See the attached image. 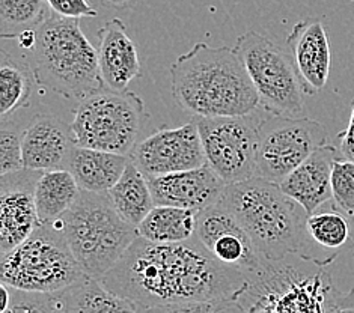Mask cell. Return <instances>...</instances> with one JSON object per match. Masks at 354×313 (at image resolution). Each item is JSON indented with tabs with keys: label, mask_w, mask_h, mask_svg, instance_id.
<instances>
[{
	"label": "cell",
	"mask_w": 354,
	"mask_h": 313,
	"mask_svg": "<svg viewBox=\"0 0 354 313\" xmlns=\"http://www.w3.org/2000/svg\"><path fill=\"white\" fill-rule=\"evenodd\" d=\"M100 281L139 312H240L237 298L248 283L243 272L217 260L196 236L178 243L138 236Z\"/></svg>",
	"instance_id": "obj_1"
},
{
	"label": "cell",
	"mask_w": 354,
	"mask_h": 313,
	"mask_svg": "<svg viewBox=\"0 0 354 313\" xmlns=\"http://www.w3.org/2000/svg\"><path fill=\"white\" fill-rule=\"evenodd\" d=\"M175 103L193 116H244L259 106L258 92L235 47L198 42L171 65Z\"/></svg>",
	"instance_id": "obj_2"
},
{
	"label": "cell",
	"mask_w": 354,
	"mask_h": 313,
	"mask_svg": "<svg viewBox=\"0 0 354 313\" xmlns=\"http://www.w3.org/2000/svg\"><path fill=\"white\" fill-rule=\"evenodd\" d=\"M35 42L24 59L41 88L68 99H83L106 88L97 48L80 28V19H68L47 6L35 26Z\"/></svg>",
	"instance_id": "obj_3"
},
{
	"label": "cell",
	"mask_w": 354,
	"mask_h": 313,
	"mask_svg": "<svg viewBox=\"0 0 354 313\" xmlns=\"http://www.w3.org/2000/svg\"><path fill=\"white\" fill-rule=\"evenodd\" d=\"M221 202L237 218L263 258L279 260L292 255L305 256L308 214L277 182L254 176L230 184Z\"/></svg>",
	"instance_id": "obj_4"
},
{
	"label": "cell",
	"mask_w": 354,
	"mask_h": 313,
	"mask_svg": "<svg viewBox=\"0 0 354 313\" xmlns=\"http://www.w3.org/2000/svg\"><path fill=\"white\" fill-rule=\"evenodd\" d=\"M286 258H264L246 274L237 298L240 312H354V287L344 294L322 265H296Z\"/></svg>",
	"instance_id": "obj_5"
},
{
	"label": "cell",
	"mask_w": 354,
	"mask_h": 313,
	"mask_svg": "<svg viewBox=\"0 0 354 313\" xmlns=\"http://www.w3.org/2000/svg\"><path fill=\"white\" fill-rule=\"evenodd\" d=\"M55 222L83 273L98 281L139 236L138 227L118 214L107 193L82 190L74 205Z\"/></svg>",
	"instance_id": "obj_6"
},
{
	"label": "cell",
	"mask_w": 354,
	"mask_h": 313,
	"mask_svg": "<svg viewBox=\"0 0 354 313\" xmlns=\"http://www.w3.org/2000/svg\"><path fill=\"white\" fill-rule=\"evenodd\" d=\"M85 274L56 222L39 225L0 262L2 282L24 292L61 291Z\"/></svg>",
	"instance_id": "obj_7"
},
{
	"label": "cell",
	"mask_w": 354,
	"mask_h": 313,
	"mask_svg": "<svg viewBox=\"0 0 354 313\" xmlns=\"http://www.w3.org/2000/svg\"><path fill=\"white\" fill-rule=\"evenodd\" d=\"M147 120L145 104L138 94L103 88L80 99L71 130L77 146L130 157Z\"/></svg>",
	"instance_id": "obj_8"
},
{
	"label": "cell",
	"mask_w": 354,
	"mask_h": 313,
	"mask_svg": "<svg viewBox=\"0 0 354 313\" xmlns=\"http://www.w3.org/2000/svg\"><path fill=\"white\" fill-rule=\"evenodd\" d=\"M235 48L258 92L259 106L264 112L303 116L306 92L290 53L255 30L239 37Z\"/></svg>",
	"instance_id": "obj_9"
},
{
	"label": "cell",
	"mask_w": 354,
	"mask_h": 313,
	"mask_svg": "<svg viewBox=\"0 0 354 313\" xmlns=\"http://www.w3.org/2000/svg\"><path fill=\"white\" fill-rule=\"evenodd\" d=\"M326 143V129L318 121L266 112L258 122L255 176L279 184Z\"/></svg>",
	"instance_id": "obj_10"
},
{
	"label": "cell",
	"mask_w": 354,
	"mask_h": 313,
	"mask_svg": "<svg viewBox=\"0 0 354 313\" xmlns=\"http://www.w3.org/2000/svg\"><path fill=\"white\" fill-rule=\"evenodd\" d=\"M198 124L207 164L230 184L257 175L259 116H193Z\"/></svg>",
	"instance_id": "obj_11"
},
{
	"label": "cell",
	"mask_w": 354,
	"mask_h": 313,
	"mask_svg": "<svg viewBox=\"0 0 354 313\" xmlns=\"http://www.w3.org/2000/svg\"><path fill=\"white\" fill-rule=\"evenodd\" d=\"M130 158L147 176L187 171L207 164L195 117L178 129L157 130L139 140Z\"/></svg>",
	"instance_id": "obj_12"
},
{
	"label": "cell",
	"mask_w": 354,
	"mask_h": 313,
	"mask_svg": "<svg viewBox=\"0 0 354 313\" xmlns=\"http://www.w3.org/2000/svg\"><path fill=\"white\" fill-rule=\"evenodd\" d=\"M195 236L217 260L240 269L244 276L254 272L264 259L222 202L198 211Z\"/></svg>",
	"instance_id": "obj_13"
},
{
	"label": "cell",
	"mask_w": 354,
	"mask_h": 313,
	"mask_svg": "<svg viewBox=\"0 0 354 313\" xmlns=\"http://www.w3.org/2000/svg\"><path fill=\"white\" fill-rule=\"evenodd\" d=\"M43 171L24 167L0 175V252L23 243L39 226L35 189Z\"/></svg>",
	"instance_id": "obj_14"
},
{
	"label": "cell",
	"mask_w": 354,
	"mask_h": 313,
	"mask_svg": "<svg viewBox=\"0 0 354 313\" xmlns=\"http://www.w3.org/2000/svg\"><path fill=\"white\" fill-rule=\"evenodd\" d=\"M147 178L156 205H174L195 211L221 202L227 185L208 164Z\"/></svg>",
	"instance_id": "obj_15"
},
{
	"label": "cell",
	"mask_w": 354,
	"mask_h": 313,
	"mask_svg": "<svg viewBox=\"0 0 354 313\" xmlns=\"http://www.w3.org/2000/svg\"><path fill=\"white\" fill-rule=\"evenodd\" d=\"M292 59L306 95L322 91L330 74V41L322 20L308 19L294 24L286 38Z\"/></svg>",
	"instance_id": "obj_16"
},
{
	"label": "cell",
	"mask_w": 354,
	"mask_h": 313,
	"mask_svg": "<svg viewBox=\"0 0 354 313\" xmlns=\"http://www.w3.org/2000/svg\"><path fill=\"white\" fill-rule=\"evenodd\" d=\"M21 143L24 167L43 172L68 169L75 146L71 125L48 113L33 120L21 134Z\"/></svg>",
	"instance_id": "obj_17"
},
{
	"label": "cell",
	"mask_w": 354,
	"mask_h": 313,
	"mask_svg": "<svg viewBox=\"0 0 354 313\" xmlns=\"http://www.w3.org/2000/svg\"><path fill=\"white\" fill-rule=\"evenodd\" d=\"M336 158L338 148L326 143L279 182L281 189L296 200L306 214L332 200V171Z\"/></svg>",
	"instance_id": "obj_18"
},
{
	"label": "cell",
	"mask_w": 354,
	"mask_h": 313,
	"mask_svg": "<svg viewBox=\"0 0 354 313\" xmlns=\"http://www.w3.org/2000/svg\"><path fill=\"white\" fill-rule=\"evenodd\" d=\"M98 64L106 88L127 91L140 77L142 68L136 44L129 37L121 19H112L98 30Z\"/></svg>",
	"instance_id": "obj_19"
},
{
	"label": "cell",
	"mask_w": 354,
	"mask_h": 313,
	"mask_svg": "<svg viewBox=\"0 0 354 313\" xmlns=\"http://www.w3.org/2000/svg\"><path fill=\"white\" fill-rule=\"evenodd\" d=\"M324 205L306 216L305 231L308 245L305 256H303V259L314 262V249L312 247H317L318 260L322 267L328 265L323 253L328 260L333 262L338 256V250L351 238L350 217L344 214L333 202L328 208H324Z\"/></svg>",
	"instance_id": "obj_20"
},
{
	"label": "cell",
	"mask_w": 354,
	"mask_h": 313,
	"mask_svg": "<svg viewBox=\"0 0 354 313\" xmlns=\"http://www.w3.org/2000/svg\"><path fill=\"white\" fill-rule=\"evenodd\" d=\"M129 162L127 155L75 145L68 171L74 175L80 190L107 193L122 176Z\"/></svg>",
	"instance_id": "obj_21"
},
{
	"label": "cell",
	"mask_w": 354,
	"mask_h": 313,
	"mask_svg": "<svg viewBox=\"0 0 354 313\" xmlns=\"http://www.w3.org/2000/svg\"><path fill=\"white\" fill-rule=\"evenodd\" d=\"M107 194L118 214L136 227L156 205L147 175L134 164L131 158L122 176Z\"/></svg>",
	"instance_id": "obj_22"
},
{
	"label": "cell",
	"mask_w": 354,
	"mask_h": 313,
	"mask_svg": "<svg viewBox=\"0 0 354 313\" xmlns=\"http://www.w3.org/2000/svg\"><path fill=\"white\" fill-rule=\"evenodd\" d=\"M80 187L68 169L41 173L35 189V204L39 225L55 222L77 200Z\"/></svg>",
	"instance_id": "obj_23"
},
{
	"label": "cell",
	"mask_w": 354,
	"mask_h": 313,
	"mask_svg": "<svg viewBox=\"0 0 354 313\" xmlns=\"http://www.w3.org/2000/svg\"><path fill=\"white\" fill-rule=\"evenodd\" d=\"M198 211L154 205L138 226L139 236L154 243H178L190 240L196 234Z\"/></svg>",
	"instance_id": "obj_24"
},
{
	"label": "cell",
	"mask_w": 354,
	"mask_h": 313,
	"mask_svg": "<svg viewBox=\"0 0 354 313\" xmlns=\"http://www.w3.org/2000/svg\"><path fill=\"white\" fill-rule=\"evenodd\" d=\"M33 82H37L35 75L26 59L20 61L3 50L0 66V117L3 122L17 110L29 106Z\"/></svg>",
	"instance_id": "obj_25"
},
{
	"label": "cell",
	"mask_w": 354,
	"mask_h": 313,
	"mask_svg": "<svg viewBox=\"0 0 354 313\" xmlns=\"http://www.w3.org/2000/svg\"><path fill=\"white\" fill-rule=\"evenodd\" d=\"M46 11V0H0L2 38L14 39L20 32L35 28Z\"/></svg>",
	"instance_id": "obj_26"
},
{
	"label": "cell",
	"mask_w": 354,
	"mask_h": 313,
	"mask_svg": "<svg viewBox=\"0 0 354 313\" xmlns=\"http://www.w3.org/2000/svg\"><path fill=\"white\" fill-rule=\"evenodd\" d=\"M332 202L350 218L354 216V162L351 160L336 158L333 162Z\"/></svg>",
	"instance_id": "obj_27"
},
{
	"label": "cell",
	"mask_w": 354,
	"mask_h": 313,
	"mask_svg": "<svg viewBox=\"0 0 354 313\" xmlns=\"http://www.w3.org/2000/svg\"><path fill=\"white\" fill-rule=\"evenodd\" d=\"M24 169L23 143L20 134L12 129L0 131V175H8Z\"/></svg>",
	"instance_id": "obj_28"
},
{
	"label": "cell",
	"mask_w": 354,
	"mask_h": 313,
	"mask_svg": "<svg viewBox=\"0 0 354 313\" xmlns=\"http://www.w3.org/2000/svg\"><path fill=\"white\" fill-rule=\"evenodd\" d=\"M53 12L68 19H94L97 11L88 0H46Z\"/></svg>",
	"instance_id": "obj_29"
},
{
	"label": "cell",
	"mask_w": 354,
	"mask_h": 313,
	"mask_svg": "<svg viewBox=\"0 0 354 313\" xmlns=\"http://www.w3.org/2000/svg\"><path fill=\"white\" fill-rule=\"evenodd\" d=\"M351 113H350V122L348 126L344 131L338 133L339 140V152L344 158L354 162V98L351 101Z\"/></svg>",
	"instance_id": "obj_30"
},
{
	"label": "cell",
	"mask_w": 354,
	"mask_h": 313,
	"mask_svg": "<svg viewBox=\"0 0 354 313\" xmlns=\"http://www.w3.org/2000/svg\"><path fill=\"white\" fill-rule=\"evenodd\" d=\"M6 283L2 282V285H0V313H6L8 310H10L11 307V298L12 295L10 292V290H8Z\"/></svg>",
	"instance_id": "obj_31"
},
{
	"label": "cell",
	"mask_w": 354,
	"mask_h": 313,
	"mask_svg": "<svg viewBox=\"0 0 354 313\" xmlns=\"http://www.w3.org/2000/svg\"><path fill=\"white\" fill-rule=\"evenodd\" d=\"M107 6H112L115 10H130V8L136 6L139 0H103Z\"/></svg>",
	"instance_id": "obj_32"
},
{
	"label": "cell",
	"mask_w": 354,
	"mask_h": 313,
	"mask_svg": "<svg viewBox=\"0 0 354 313\" xmlns=\"http://www.w3.org/2000/svg\"><path fill=\"white\" fill-rule=\"evenodd\" d=\"M351 222V238H350V244H351V252H353V258H354V216L350 218Z\"/></svg>",
	"instance_id": "obj_33"
}]
</instances>
